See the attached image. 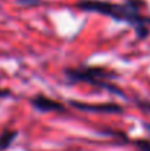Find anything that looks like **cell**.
Segmentation results:
<instances>
[{"mask_svg": "<svg viewBox=\"0 0 150 151\" xmlns=\"http://www.w3.org/2000/svg\"><path fill=\"white\" fill-rule=\"evenodd\" d=\"M19 132L16 129H4L1 134H0V151H4L7 150L12 142L18 138Z\"/></svg>", "mask_w": 150, "mask_h": 151, "instance_id": "5b68a950", "label": "cell"}, {"mask_svg": "<svg viewBox=\"0 0 150 151\" xmlns=\"http://www.w3.org/2000/svg\"><path fill=\"white\" fill-rule=\"evenodd\" d=\"M74 7L87 13H99L118 24L130 25L137 40H146L150 35V16L143 12L147 7L146 0H124L121 3L109 0H78L74 3Z\"/></svg>", "mask_w": 150, "mask_h": 151, "instance_id": "6da1fadb", "label": "cell"}, {"mask_svg": "<svg viewBox=\"0 0 150 151\" xmlns=\"http://www.w3.org/2000/svg\"><path fill=\"white\" fill-rule=\"evenodd\" d=\"M65 82L68 85H77V84H88L90 87L103 90L112 96L128 99L127 93L112 81L118 79L121 75L116 70H112L104 66H96V65H87L81 63L74 68H65L63 69Z\"/></svg>", "mask_w": 150, "mask_h": 151, "instance_id": "7a4b0ae2", "label": "cell"}, {"mask_svg": "<svg viewBox=\"0 0 150 151\" xmlns=\"http://www.w3.org/2000/svg\"><path fill=\"white\" fill-rule=\"evenodd\" d=\"M41 1H43V0H16L18 4H21V6H28V7H31V6H38V4H41Z\"/></svg>", "mask_w": 150, "mask_h": 151, "instance_id": "52a82bcc", "label": "cell"}, {"mask_svg": "<svg viewBox=\"0 0 150 151\" xmlns=\"http://www.w3.org/2000/svg\"><path fill=\"white\" fill-rule=\"evenodd\" d=\"M13 97V93L7 88H0V100L1 99H12Z\"/></svg>", "mask_w": 150, "mask_h": 151, "instance_id": "ba28073f", "label": "cell"}, {"mask_svg": "<svg viewBox=\"0 0 150 151\" xmlns=\"http://www.w3.org/2000/svg\"><path fill=\"white\" fill-rule=\"evenodd\" d=\"M30 104L33 106L34 110L40 113H59V114H66L68 107L57 100H53L44 94H36L28 99Z\"/></svg>", "mask_w": 150, "mask_h": 151, "instance_id": "277c9868", "label": "cell"}, {"mask_svg": "<svg viewBox=\"0 0 150 151\" xmlns=\"http://www.w3.org/2000/svg\"><path fill=\"white\" fill-rule=\"evenodd\" d=\"M134 104L141 110V111H146L150 114V100H146V99H140V97H134L133 99Z\"/></svg>", "mask_w": 150, "mask_h": 151, "instance_id": "8992f818", "label": "cell"}, {"mask_svg": "<svg viewBox=\"0 0 150 151\" xmlns=\"http://www.w3.org/2000/svg\"><path fill=\"white\" fill-rule=\"evenodd\" d=\"M141 125H143V128H144V129H146V131L150 134V122H143Z\"/></svg>", "mask_w": 150, "mask_h": 151, "instance_id": "9c48e42d", "label": "cell"}, {"mask_svg": "<svg viewBox=\"0 0 150 151\" xmlns=\"http://www.w3.org/2000/svg\"><path fill=\"white\" fill-rule=\"evenodd\" d=\"M68 106L80 110V111H86V113H94V114H124L125 113V107L119 103H113V101H107V103H86V101H78V100H69Z\"/></svg>", "mask_w": 150, "mask_h": 151, "instance_id": "3957f363", "label": "cell"}]
</instances>
